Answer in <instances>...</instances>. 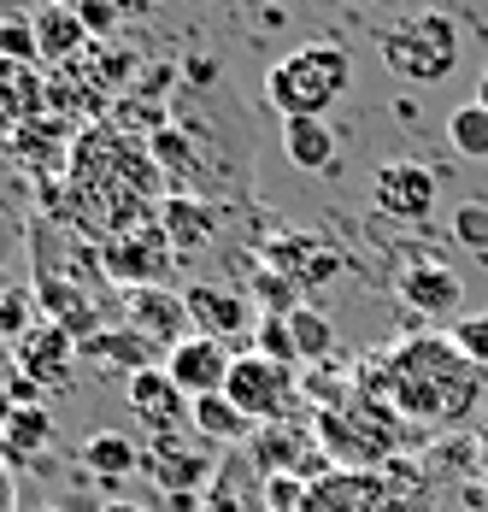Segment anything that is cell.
Returning <instances> with one entry per match:
<instances>
[{"mask_svg":"<svg viewBox=\"0 0 488 512\" xmlns=\"http://www.w3.org/2000/svg\"><path fill=\"white\" fill-rule=\"evenodd\" d=\"M36 42H42V65H71V59L89 53L95 36L83 30V18H77L71 0H48V6L36 12Z\"/></svg>","mask_w":488,"mask_h":512,"instance_id":"17","label":"cell"},{"mask_svg":"<svg viewBox=\"0 0 488 512\" xmlns=\"http://www.w3.org/2000/svg\"><path fill=\"white\" fill-rule=\"evenodd\" d=\"M253 295H259V307L271 312V318H289L294 307H306V301H300L306 289H300L294 277H283L277 265H265V259H259V271H253Z\"/></svg>","mask_w":488,"mask_h":512,"instance_id":"27","label":"cell"},{"mask_svg":"<svg viewBox=\"0 0 488 512\" xmlns=\"http://www.w3.org/2000/svg\"><path fill=\"white\" fill-rule=\"evenodd\" d=\"M400 301H406L412 312H430V318H453V312L465 307V283H459L453 265L418 259V265L400 271Z\"/></svg>","mask_w":488,"mask_h":512,"instance_id":"15","label":"cell"},{"mask_svg":"<svg viewBox=\"0 0 488 512\" xmlns=\"http://www.w3.org/2000/svg\"><path fill=\"white\" fill-rule=\"evenodd\" d=\"M253 354H265V359H283V365H300V354H294V330H289V318H259L253 324V342H247Z\"/></svg>","mask_w":488,"mask_h":512,"instance_id":"28","label":"cell"},{"mask_svg":"<svg viewBox=\"0 0 488 512\" xmlns=\"http://www.w3.org/2000/svg\"><path fill=\"white\" fill-rule=\"evenodd\" d=\"M259 254H265V265H277L283 277H294L300 289H324V283L342 271V254H336L324 236H306V230H294V236H271Z\"/></svg>","mask_w":488,"mask_h":512,"instance_id":"13","label":"cell"},{"mask_svg":"<svg viewBox=\"0 0 488 512\" xmlns=\"http://www.w3.org/2000/svg\"><path fill=\"white\" fill-rule=\"evenodd\" d=\"M453 242L459 248H488V201H465V206H453Z\"/></svg>","mask_w":488,"mask_h":512,"instance_id":"29","label":"cell"},{"mask_svg":"<svg viewBox=\"0 0 488 512\" xmlns=\"http://www.w3.org/2000/svg\"><path fill=\"white\" fill-rule=\"evenodd\" d=\"M224 395H230V401H236L247 418H253V424H283V418H294L300 383H294V365L242 348V354H236V365H230V383H224Z\"/></svg>","mask_w":488,"mask_h":512,"instance_id":"5","label":"cell"},{"mask_svg":"<svg viewBox=\"0 0 488 512\" xmlns=\"http://www.w3.org/2000/svg\"><path fill=\"white\" fill-rule=\"evenodd\" d=\"M200 448H212V442L195 436V430H183V436H153L142 448V471L165 489V495H195V489L212 483V460H206Z\"/></svg>","mask_w":488,"mask_h":512,"instance_id":"8","label":"cell"},{"mask_svg":"<svg viewBox=\"0 0 488 512\" xmlns=\"http://www.w3.org/2000/svg\"><path fill=\"white\" fill-rule=\"evenodd\" d=\"M230 365H236V354H230L224 342H212V336H189V342H177V348L165 354L171 383H177L189 401H200V395H224Z\"/></svg>","mask_w":488,"mask_h":512,"instance_id":"12","label":"cell"},{"mask_svg":"<svg viewBox=\"0 0 488 512\" xmlns=\"http://www.w3.org/2000/svg\"><path fill=\"white\" fill-rule=\"evenodd\" d=\"M347 83H353V59L342 42H306L265 71V106L277 118H324L347 95Z\"/></svg>","mask_w":488,"mask_h":512,"instance_id":"2","label":"cell"},{"mask_svg":"<svg viewBox=\"0 0 488 512\" xmlns=\"http://www.w3.org/2000/svg\"><path fill=\"white\" fill-rule=\"evenodd\" d=\"M118 6V18H147L153 12V0H112Z\"/></svg>","mask_w":488,"mask_h":512,"instance_id":"33","label":"cell"},{"mask_svg":"<svg viewBox=\"0 0 488 512\" xmlns=\"http://www.w3.org/2000/svg\"><path fill=\"white\" fill-rule=\"evenodd\" d=\"M83 359H95L106 371H124V377H136V371H153V365H165V354L147 342L142 330H130V324H112V330H95L89 342H83Z\"/></svg>","mask_w":488,"mask_h":512,"instance_id":"16","label":"cell"},{"mask_svg":"<svg viewBox=\"0 0 488 512\" xmlns=\"http://www.w3.org/2000/svg\"><path fill=\"white\" fill-rule=\"evenodd\" d=\"M100 265L106 277H118L124 289H153L177 259H171V242L159 230V218H142V224H124L100 242Z\"/></svg>","mask_w":488,"mask_h":512,"instance_id":"6","label":"cell"},{"mask_svg":"<svg viewBox=\"0 0 488 512\" xmlns=\"http://www.w3.org/2000/svg\"><path fill=\"white\" fill-rule=\"evenodd\" d=\"M436 195H441V177L424 159H383L371 171V201L394 224H424L436 212Z\"/></svg>","mask_w":488,"mask_h":512,"instance_id":"7","label":"cell"},{"mask_svg":"<svg viewBox=\"0 0 488 512\" xmlns=\"http://www.w3.org/2000/svg\"><path fill=\"white\" fill-rule=\"evenodd\" d=\"M195 436H206L212 448H242V442H253V418H247L230 395H200L195 401Z\"/></svg>","mask_w":488,"mask_h":512,"instance_id":"22","label":"cell"},{"mask_svg":"<svg viewBox=\"0 0 488 512\" xmlns=\"http://www.w3.org/2000/svg\"><path fill=\"white\" fill-rule=\"evenodd\" d=\"M0 59L18 65H42V42H36V12H0Z\"/></svg>","mask_w":488,"mask_h":512,"instance_id":"26","label":"cell"},{"mask_svg":"<svg viewBox=\"0 0 488 512\" xmlns=\"http://www.w3.org/2000/svg\"><path fill=\"white\" fill-rule=\"evenodd\" d=\"M289 330H294V354H300V365H324V359L336 354V324H330V312L294 307Z\"/></svg>","mask_w":488,"mask_h":512,"instance_id":"25","label":"cell"},{"mask_svg":"<svg viewBox=\"0 0 488 512\" xmlns=\"http://www.w3.org/2000/svg\"><path fill=\"white\" fill-rule=\"evenodd\" d=\"M183 301H189L195 336H212V342H224V348H236L242 336H253V301H247L242 289L195 283V289H183Z\"/></svg>","mask_w":488,"mask_h":512,"instance_id":"10","label":"cell"},{"mask_svg":"<svg viewBox=\"0 0 488 512\" xmlns=\"http://www.w3.org/2000/svg\"><path fill=\"white\" fill-rule=\"evenodd\" d=\"M453 342H459V354L488 365V318H465L459 330H453Z\"/></svg>","mask_w":488,"mask_h":512,"instance_id":"32","label":"cell"},{"mask_svg":"<svg viewBox=\"0 0 488 512\" xmlns=\"http://www.w3.org/2000/svg\"><path fill=\"white\" fill-rule=\"evenodd\" d=\"M100 512H147V507H136V501H106Z\"/></svg>","mask_w":488,"mask_h":512,"instance_id":"35","label":"cell"},{"mask_svg":"<svg viewBox=\"0 0 488 512\" xmlns=\"http://www.w3.org/2000/svg\"><path fill=\"white\" fill-rule=\"evenodd\" d=\"M159 230H165L171 254H195V248H206V242L218 236V212H212L206 201L171 195V201H165V212H159Z\"/></svg>","mask_w":488,"mask_h":512,"instance_id":"20","label":"cell"},{"mask_svg":"<svg viewBox=\"0 0 488 512\" xmlns=\"http://www.w3.org/2000/svg\"><path fill=\"white\" fill-rule=\"evenodd\" d=\"M0 101H6V112H12L18 124H36V118H48V106H53V83L36 65L0 59Z\"/></svg>","mask_w":488,"mask_h":512,"instance_id":"19","label":"cell"},{"mask_svg":"<svg viewBox=\"0 0 488 512\" xmlns=\"http://www.w3.org/2000/svg\"><path fill=\"white\" fill-rule=\"evenodd\" d=\"M477 101L488 106V65H483V77H477Z\"/></svg>","mask_w":488,"mask_h":512,"instance_id":"36","label":"cell"},{"mask_svg":"<svg viewBox=\"0 0 488 512\" xmlns=\"http://www.w3.org/2000/svg\"><path fill=\"white\" fill-rule=\"evenodd\" d=\"M283 154H289L294 171L318 177V171H330V165H336L342 142H336L330 118H283Z\"/></svg>","mask_w":488,"mask_h":512,"instance_id":"18","label":"cell"},{"mask_svg":"<svg viewBox=\"0 0 488 512\" xmlns=\"http://www.w3.org/2000/svg\"><path fill=\"white\" fill-rule=\"evenodd\" d=\"M383 389L389 407L406 418H430V424H453L477 395V359L459 354V342H406L383 359Z\"/></svg>","mask_w":488,"mask_h":512,"instance_id":"1","label":"cell"},{"mask_svg":"<svg viewBox=\"0 0 488 512\" xmlns=\"http://www.w3.org/2000/svg\"><path fill=\"white\" fill-rule=\"evenodd\" d=\"M265 507H271V512H300V507H306V483L289 477V471L265 477Z\"/></svg>","mask_w":488,"mask_h":512,"instance_id":"30","label":"cell"},{"mask_svg":"<svg viewBox=\"0 0 488 512\" xmlns=\"http://www.w3.org/2000/svg\"><path fill=\"white\" fill-rule=\"evenodd\" d=\"M377 53L394 77L406 83H447L459 65V24L447 12H418L406 24H394L377 36Z\"/></svg>","mask_w":488,"mask_h":512,"instance_id":"4","label":"cell"},{"mask_svg":"<svg viewBox=\"0 0 488 512\" xmlns=\"http://www.w3.org/2000/svg\"><path fill=\"white\" fill-rule=\"evenodd\" d=\"M12 136H18V118L6 112V101H0V142H12Z\"/></svg>","mask_w":488,"mask_h":512,"instance_id":"34","label":"cell"},{"mask_svg":"<svg viewBox=\"0 0 488 512\" xmlns=\"http://www.w3.org/2000/svg\"><path fill=\"white\" fill-rule=\"evenodd\" d=\"M124 324H130V330H142L159 354H171L177 342H189V336H195V324H189V301H183V295H171V289H159V283L124 295Z\"/></svg>","mask_w":488,"mask_h":512,"instance_id":"11","label":"cell"},{"mask_svg":"<svg viewBox=\"0 0 488 512\" xmlns=\"http://www.w3.org/2000/svg\"><path fill=\"white\" fill-rule=\"evenodd\" d=\"M53 442V412L48 407H18L6 424H0V460L6 465H24L36 448Z\"/></svg>","mask_w":488,"mask_h":512,"instance_id":"23","label":"cell"},{"mask_svg":"<svg viewBox=\"0 0 488 512\" xmlns=\"http://www.w3.org/2000/svg\"><path fill=\"white\" fill-rule=\"evenodd\" d=\"M83 354V342L65 330V324H36L24 342H18V371L48 395V389H65L71 377V359Z\"/></svg>","mask_w":488,"mask_h":512,"instance_id":"14","label":"cell"},{"mask_svg":"<svg viewBox=\"0 0 488 512\" xmlns=\"http://www.w3.org/2000/svg\"><path fill=\"white\" fill-rule=\"evenodd\" d=\"M124 407L136 412L153 436H183V430H195V401L171 383V371H165V365L136 371V377L124 383Z\"/></svg>","mask_w":488,"mask_h":512,"instance_id":"9","label":"cell"},{"mask_svg":"<svg viewBox=\"0 0 488 512\" xmlns=\"http://www.w3.org/2000/svg\"><path fill=\"white\" fill-rule=\"evenodd\" d=\"M312 430H318L324 454L342 465V471H365V465H377L383 454H394V412L377 395H347V401L318 407V424Z\"/></svg>","mask_w":488,"mask_h":512,"instance_id":"3","label":"cell"},{"mask_svg":"<svg viewBox=\"0 0 488 512\" xmlns=\"http://www.w3.org/2000/svg\"><path fill=\"white\" fill-rule=\"evenodd\" d=\"M83 465L95 471L100 483H106V495H112L130 471H142V448H136L124 430H95V436L83 442Z\"/></svg>","mask_w":488,"mask_h":512,"instance_id":"21","label":"cell"},{"mask_svg":"<svg viewBox=\"0 0 488 512\" xmlns=\"http://www.w3.org/2000/svg\"><path fill=\"white\" fill-rule=\"evenodd\" d=\"M71 6H77V18H83V30H89V36H112V30L124 24L112 0H71Z\"/></svg>","mask_w":488,"mask_h":512,"instance_id":"31","label":"cell"},{"mask_svg":"<svg viewBox=\"0 0 488 512\" xmlns=\"http://www.w3.org/2000/svg\"><path fill=\"white\" fill-rule=\"evenodd\" d=\"M447 148L459 159H477V165H488V106L471 95V101H459L453 112H447Z\"/></svg>","mask_w":488,"mask_h":512,"instance_id":"24","label":"cell"}]
</instances>
